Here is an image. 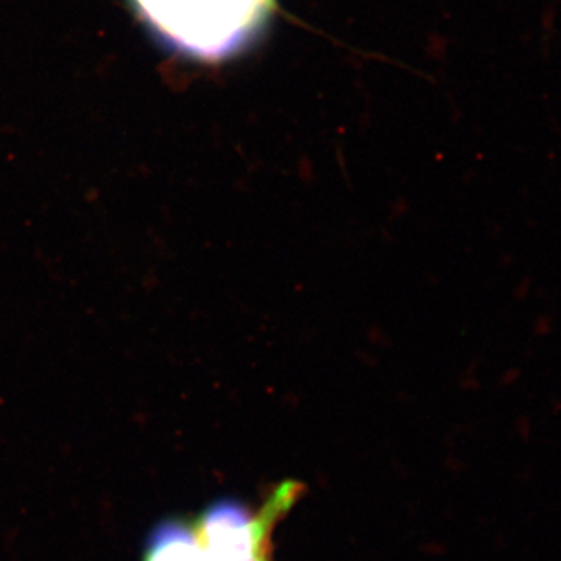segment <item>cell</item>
Returning a JSON list of instances; mask_svg holds the SVG:
<instances>
[{"label":"cell","mask_w":561,"mask_h":561,"mask_svg":"<svg viewBox=\"0 0 561 561\" xmlns=\"http://www.w3.org/2000/svg\"><path fill=\"white\" fill-rule=\"evenodd\" d=\"M301 493L300 482L286 481L261 507L224 500L197 518L162 523L151 531L142 561H272L276 526Z\"/></svg>","instance_id":"obj_1"},{"label":"cell","mask_w":561,"mask_h":561,"mask_svg":"<svg viewBox=\"0 0 561 561\" xmlns=\"http://www.w3.org/2000/svg\"><path fill=\"white\" fill-rule=\"evenodd\" d=\"M140 20L165 47L203 61H220L256 38L275 0H131Z\"/></svg>","instance_id":"obj_2"}]
</instances>
